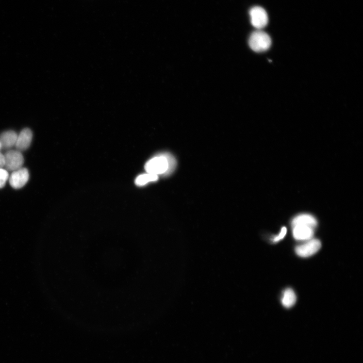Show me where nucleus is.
I'll return each mask as SVG.
<instances>
[{"mask_svg": "<svg viewBox=\"0 0 363 363\" xmlns=\"http://www.w3.org/2000/svg\"><path fill=\"white\" fill-rule=\"evenodd\" d=\"M271 45L270 36L262 30L254 32L249 39V45L255 52H264L268 50Z\"/></svg>", "mask_w": 363, "mask_h": 363, "instance_id": "obj_2", "label": "nucleus"}, {"mask_svg": "<svg viewBox=\"0 0 363 363\" xmlns=\"http://www.w3.org/2000/svg\"><path fill=\"white\" fill-rule=\"evenodd\" d=\"M321 248V242L318 239H310L303 244L297 246L295 251L301 257H309L316 253Z\"/></svg>", "mask_w": 363, "mask_h": 363, "instance_id": "obj_5", "label": "nucleus"}, {"mask_svg": "<svg viewBox=\"0 0 363 363\" xmlns=\"http://www.w3.org/2000/svg\"><path fill=\"white\" fill-rule=\"evenodd\" d=\"M251 22L253 27L258 30H262L266 27L268 22V17L265 10L259 6H255L249 12Z\"/></svg>", "mask_w": 363, "mask_h": 363, "instance_id": "obj_4", "label": "nucleus"}, {"mask_svg": "<svg viewBox=\"0 0 363 363\" xmlns=\"http://www.w3.org/2000/svg\"><path fill=\"white\" fill-rule=\"evenodd\" d=\"M33 134L31 130L25 128L18 135L16 147L17 150L23 151L28 149L31 145Z\"/></svg>", "mask_w": 363, "mask_h": 363, "instance_id": "obj_7", "label": "nucleus"}, {"mask_svg": "<svg viewBox=\"0 0 363 363\" xmlns=\"http://www.w3.org/2000/svg\"><path fill=\"white\" fill-rule=\"evenodd\" d=\"M176 165V161L169 153H161L155 155L145 165L147 173L166 176L171 174Z\"/></svg>", "mask_w": 363, "mask_h": 363, "instance_id": "obj_1", "label": "nucleus"}, {"mask_svg": "<svg viewBox=\"0 0 363 363\" xmlns=\"http://www.w3.org/2000/svg\"><path fill=\"white\" fill-rule=\"evenodd\" d=\"M2 148H2V145L1 144V142H0V151H1V150L2 149Z\"/></svg>", "mask_w": 363, "mask_h": 363, "instance_id": "obj_16", "label": "nucleus"}, {"mask_svg": "<svg viewBox=\"0 0 363 363\" xmlns=\"http://www.w3.org/2000/svg\"><path fill=\"white\" fill-rule=\"evenodd\" d=\"M29 178V172L27 168L21 167L12 172L9 178V183L13 188L21 189L28 183Z\"/></svg>", "mask_w": 363, "mask_h": 363, "instance_id": "obj_6", "label": "nucleus"}, {"mask_svg": "<svg viewBox=\"0 0 363 363\" xmlns=\"http://www.w3.org/2000/svg\"><path fill=\"white\" fill-rule=\"evenodd\" d=\"M293 227L296 226H306L314 228L317 225L316 218L309 214H302L296 216L292 220Z\"/></svg>", "mask_w": 363, "mask_h": 363, "instance_id": "obj_9", "label": "nucleus"}, {"mask_svg": "<svg viewBox=\"0 0 363 363\" xmlns=\"http://www.w3.org/2000/svg\"><path fill=\"white\" fill-rule=\"evenodd\" d=\"M4 155L6 170L14 172L22 167L24 160L20 151L17 150H11Z\"/></svg>", "mask_w": 363, "mask_h": 363, "instance_id": "obj_3", "label": "nucleus"}, {"mask_svg": "<svg viewBox=\"0 0 363 363\" xmlns=\"http://www.w3.org/2000/svg\"><path fill=\"white\" fill-rule=\"evenodd\" d=\"M9 178L8 171L3 169V168H0V189L5 186Z\"/></svg>", "mask_w": 363, "mask_h": 363, "instance_id": "obj_13", "label": "nucleus"}, {"mask_svg": "<svg viewBox=\"0 0 363 363\" xmlns=\"http://www.w3.org/2000/svg\"><path fill=\"white\" fill-rule=\"evenodd\" d=\"M297 297L294 291L291 289H287L284 291L281 302L283 306L290 308L296 303Z\"/></svg>", "mask_w": 363, "mask_h": 363, "instance_id": "obj_11", "label": "nucleus"}, {"mask_svg": "<svg viewBox=\"0 0 363 363\" xmlns=\"http://www.w3.org/2000/svg\"><path fill=\"white\" fill-rule=\"evenodd\" d=\"M5 166L4 155L0 152V168H3Z\"/></svg>", "mask_w": 363, "mask_h": 363, "instance_id": "obj_15", "label": "nucleus"}, {"mask_svg": "<svg viewBox=\"0 0 363 363\" xmlns=\"http://www.w3.org/2000/svg\"><path fill=\"white\" fill-rule=\"evenodd\" d=\"M314 228L306 226L293 227V234L294 238L298 241H308L314 235Z\"/></svg>", "mask_w": 363, "mask_h": 363, "instance_id": "obj_8", "label": "nucleus"}, {"mask_svg": "<svg viewBox=\"0 0 363 363\" xmlns=\"http://www.w3.org/2000/svg\"><path fill=\"white\" fill-rule=\"evenodd\" d=\"M18 135L14 131H9L0 135V142L2 148L8 149L16 146Z\"/></svg>", "mask_w": 363, "mask_h": 363, "instance_id": "obj_10", "label": "nucleus"}, {"mask_svg": "<svg viewBox=\"0 0 363 363\" xmlns=\"http://www.w3.org/2000/svg\"><path fill=\"white\" fill-rule=\"evenodd\" d=\"M159 176L151 174H145L138 176L135 180V183L138 186H145L150 182L157 181Z\"/></svg>", "mask_w": 363, "mask_h": 363, "instance_id": "obj_12", "label": "nucleus"}, {"mask_svg": "<svg viewBox=\"0 0 363 363\" xmlns=\"http://www.w3.org/2000/svg\"><path fill=\"white\" fill-rule=\"evenodd\" d=\"M287 232V228L286 227H283L281 229V231L279 235L274 238L273 241L274 242H277L283 239L285 236L286 235Z\"/></svg>", "mask_w": 363, "mask_h": 363, "instance_id": "obj_14", "label": "nucleus"}]
</instances>
